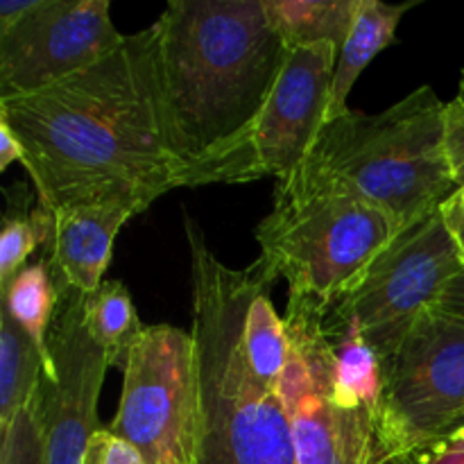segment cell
<instances>
[{"label":"cell","mask_w":464,"mask_h":464,"mask_svg":"<svg viewBox=\"0 0 464 464\" xmlns=\"http://www.w3.org/2000/svg\"><path fill=\"white\" fill-rule=\"evenodd\" d=\"M460 424H462V426H464V420H462V421H460ZM460 424H458V426H460Z\"/></svg>","instance_id":"cell-30"},{"label":"cell","mask_w":464,"mask_h":464,"mask_svg":"<svg viewBox=\"0 0 464 464\" xmlns=\"http://www.w3.org/2000/svg\"><path fill=\"white\" fill-rule=\"evenodd\" d=\"M331 308L302 295H288L285 329L290 361L279 397L293 429L297 464H383L379 417L334 392V349L324 322Z\"/></svg>","instance_id":"cell-6"},{"label":"cell","mask_w":464,"mask_h":464,"mask_svg":"<svg viewBox=\"0 0 464 464\" xmlns=\"http://www.w3.org/2000/svg\"><path fill=\"white\" fill-rule=\"evenodd\" d=\"M154 32L186 186L249 181L252 130L288 54L266 0H172Z\"/></svg>","instance_id":"cell-2"},{"label":"cell","mask_w":464,"mask_h":464,"mask_svg":"<svg viewBox=\"0 0 464 464\" xmlns=\"http://www.w3.org/2000/svg\"><path fill=\"white\" fill-rule=\"evenodd\" d=\"M44 5V0H0V32L9 30Z\"/></svg>","instance_id":"cell-27"},{"label":"cell","mask_w":464,"mask_h":464,"mask_svg":"<svg viewBox=\"0 0 464 464\" xmlns=\"http://www.w3.org/2000/svg\"><path fill=\"white\" fill-rule=\"evenodd\" d=\"M0 293H3L5 311L23 326V331L39 347L41 358H44V376L50 379L54 374V365L50 358L48 335L59 302H62V285L53 267L48 261L27 263L7 284L0 285Z\"/></svg>","instance_id":"cell-15"},{"label":"cell","mask_w":464,"mask_h":464,"mask_svg":"<svg viewBox=\"0 0 464 464\" xmlns=\"http://www.w3.org/2000/svg\"><path fill=\"white\" fill-rule=\"evenodd\" d=\"M254 236L256 263L272 281L334 308L397 234L383 211L306 161L276 181L275 208Z\"/></svg>","instance_id":"cell-4"},{"label":"cell","mask_w":464,"mask_h":464,"mask_svg":"<svg viewBox=\"0 0 464 464\" xmlns=\"http://www.w3.org/2000/svg\"><path fill=\"white\" fill-rule=\"evenodd\" d=\"M440 213L447 225L449 234H451L453 243H456L458 256H460L464 266V186L456 188L442 204H440Z\"/></svg>","instance_id":"cell-25"},{"label":"cell","mask_w":464,"mask_h":464,"mask_svg":"<svg viewBox=\"0 0 464 464\" xmlns=\"http://www.w3.org/2000/svg\"><path fill=\"white\" fill-rule=\"evenodd\" d=\"M84 322L89 335L107 353L111 365H121L125 361L134 340L145 329L130 290L116 279L104 281L93 295H86Z\"/></svg>","instance_id":"cell-19"},{"label":"cell","mask_w":464,"mask_h":464,"mask_svg":"<svg viewBox=\"0 0 464 464\" xmlns=\"http://www.w3.org/2000/svg\"><path fill=\"white\" fill-rule=\"evenodd\" d=\"M82 464H148L139 449L127 440L118 438L109 429L95 430L86 444Z\"/></svg>","instance_id":"cell-23"},{"label":"cell","mask_w":464,"mask_h":464,"mask_svg":"<svg viewBox=\"0 0 464 464\" xmlns=\"http://www.w3.org/2000/svg\"><path fill=\"white\" fill-rule=\"evenodd\" d=\"M16 161L23 163V148L14 136L12 127L0 118V170H7Z\"/></svg>","instance_id":"cell-28"},{"label":"cell","mask_w":464,"mask_h":464,"mask_svg":"<svg viewBox=\"0 0 464 464\" xmlns=\"http://www.w3.org/2000/svg\"><path fill=\"white\" fill-rule=\"evenodd\" d=\"M433 311L464 324V272H460L456 279L449 281L444 293L440 295V299L435 302Z\"/></svg>","instance_id":"cell-26"},{"label":"cell","mask_w":464,"mask_h":464,"mask_svg":"<svg viewBox=\"0 0 464 464\" xmlns=\"http://www.w3.org/2000/svg\"><path fill=\"white\" fill-rule=\"evenodd\" d=\"M340 50L334 44L288 48L249 140V181L288 179L306 166L329 122Z\"/></svg>","instance_id":"cell-11"},{"label":"cell","mask_w":464,"mask_h":464,"mask_svg":"<svg viewBox=\"0 0 464 464\" xmlns=\"http://www.w3.org/2000/svg\"><path fill=\"white\" fill-rule=\"evenodd\" d=\"M121 365V403L109 430L134 444L148 464H195L199 379L193 334L145 326Z\"/></svg>","instance_id":"cell-7"},{"label":"cell","mask_w":464,"mask_h":464,"mask_svg":"<svg viewBox=\"0 0 464 464\" xmlns=\"http://www.w3.org/2000/svg\"><path fill=\"white\" fill-rule=\"evenodd\" d=\"M464 266L440 208L421 218L362 272L352 290L329 311V320L352 322L376 356L390 365L415 322L435 306Z\"/></svg>","instance_id":"cell-8"},{"label":"cell","mask_w":464,"mask_h":464,"mask_svg":"<svg viewBox=\"0 0 464 464\" xmlns=\"http://www.w3.org/2000/svg\"><path fill=\"white\" fill-rule=\"evenodd\" d=\"M272 284L275 281L270 276H263V281L249 299L243 343L245 356H247V362L256 379L266 385H272V388H279V381L290 361V338L285 320L276 313L275 304L267 295V288Z\"/></svg>","instance_id":"cell-18"},{"label":"cell","mask_w":464,"mask_h":464,"mask_svg":"<svg viewBox=\"0 0 464 464\" xmlns=\"http://www.w3.org/2000/svg\"><path fill=\"white\" fill-rule=\"evenodd\" d=\"M134 216L139 213L125 204L71 207L53 213L48 263L59 284L93 295L104 284L116 236Z\"/></svg>","instance_id":"cell-13"},{"label":"cell","mask_w":464,"mask_h":464,"mask_svg":"<svg viewBox=\"0 0 464 464\" xmlns=\"http://www.w3.org/2000/svg\"><path fill=\"white\" fill-rule=\"evenodd\" d=\"M444 107L430 86H420L381 113L347 111L326 122L308 161L383 211L399 236L456 190Z\"/></svg>","instance_id":"cell-5"},{"label":"cell","mask_w":464,"mask_h":464,"mask_svg":"<svg viewBox=\"0 0 464 464\" xmlns=\"http://www.w3.org/2000/svg\"><path fill=\"white\" fill-rule=\"evenodd\" d=\"M415 5V0L401 5H388L381 0H356L352 27L340 48L334 86H331L329 122L352 111L347 107V100L353 84L362 75V71L374 62L376 54L383 53L397 41L399 23H401L403 14Z\"/></svg>","instance_id":"cell-14"},{"label":"cell","mask_w":464,"mask_h":464,"mask_svg":"<svg viewBox=\"0 0 464 464\" xmlns=\"http://www.w3.org/2000/svg\"><path fill=\"white\" fill-rule=\"evenodd\" d=\"M184 229L199 379L195 464H297L279 388L258 381L245 356V315L266 272L258 263L243 270L222 263L193 218Z\"/></svg>","instance_id":"cell-3"},{"label":"cell","mask_w":464,"mask_h":464,"mask_svg":"<svg viewBox=\"0 0 464 464\" xmlns=\"http://www.w3.org/2000/svg\"><path fill=\"white\" fill-rule=\"evenodd\" d=\"M383 464H392V462H383Z\"/></svg>","instance_id":"cell-31"},{"label":"cell","mask_w":464,"mask_h":464,"mask_svg":"<svg viewBox=\"0 0 464 464\" xmlns=\"http://www.w3.org/2000/svg\"><path fill=\"white\" fill-rule=\"evenodd\" d=\"M392 464H464V426H456L442 438L415 449Z\"/></svg>","instance_id":"cell-24"},{"label":"cell","mask_w":464,"mask_h":464,"mask_svg":"<svg viewBox=\"0 0 464 464\" xmlns=\"http://www.w3.org/2000/svg\"><path fill=\"white\" fill-rule=\"evenodd\" d=\"M125 39L109 0H44L0 32V100L36 93L95 66Z\"/></svg>","instance_id":"cell-10"},{"label":"cell","mask_w":464,"mask_h":464,"mask_svg":"<svg viewBox=\"0 0 464 464\" xmlns=\"http://www.w3.org/2000/svg\"><path fill=\"white\" fill-rule=\"evenodd\" d=\"M53 236V216L44 207L27 211L25 202H9L0 234V285L7 284L41 243Z\"/></svg>","instance_id":"cell-20"},{"label":"cell","mask_w":464,"mask_h":464,"mask_svg":"<svg viewBox=\"0 0 464 464\" xmlns=\"http://www.w3.org/2000/svg\"><path fill=\"white\" fill-rule=\"evenodd\" d=\"M460 98H464V68H462V75H460Z\"/></svg>","instance_id":"cell-29"},{"label":"cell","mask_w":464,"mask_h":464,"mask_svg":"<svg viewBox=\"0 0 464 464\" xmlns=\"http://www.w3.org/2000/svg\"><path fill=\"white\" fill-rule=\"evenodd\" d=\"M44 383V358L34 340L0 306V433Z\"/></svg>","instance_id":"cell-17"},{"label":"cell","mask_w":464,"mask_h":464,"mask_svg":"<svg viewBox=\"0 0 464 464\" xmlns=\"http://www.w3.org/2000/svg\"><path fill=\"white\" fill-rule=\"evenodd\" d=\"M0 118L23 148L39 207L125 204L143 213L186 186L172 150L157 66V32L36 93L0 100Z\"/></svg>","instance_id":"cell-1"},{"label":"cell","mask_w":464,"mask_h":464,"mask_svg":"<svg viewBox=\"0 0 464 464\" xmlns=\"http://www.w3.org/2000/svg\"><path fill=\"white\" fill-rule=\"evenodd\" d=\"M62 285V302L48 335L54 374L41 383V420L48 464H82L98 429V399L111 367L86 331V295Z\"/></svg>","instance_id":"cell-12"},{"label":"cell","mask_w":464,"mask_h":464,"mask_svg":"<svg viewBox=\"0 0 464 464\" xmlns=\"http://www.w3.org/2000/svg\"><path fill=\"white\" fill-rule=\"evenodd\" d=\"M464 420V324L426 311L385 367L379 449L397 460Z\"/></svg>","instance_id":"cell-9"},{"label":"cell","mask_w":464,"mask_h":464,"mask_svg":"<svg viewBox=\"0 0 464 464\" xmlns=\"http://www.w3.org/2000/svg\"><path fill=\"white\" fill-rule=\"evenodd\" d=\"M0 464H48L44 420H41V390L0 433Z\"/></svg>","instance_id":"cell-21"},{"label":"cell","mask_w":464,"mask_h":464,"mask_svg":"<svg viewBox=\"0 0 464 464\" xmlns=\"http://www.w3.org/2000/svg\"><path fill=\"white\" fill-rule=\"evenodd\" d=\"M444 157L456 188L464 186V98L456 95L444 107Z\"/></svg>","instance_id":"cell-22"},{"label":"cell","mask_w":464,"mask_h":464,"mask_svg":"<svg viewBox=\"0 0 464 464\" xmlns=\"http://www.w3.org/2000/svg\"><path fill=\"white\" fill-rule=\"evenodd\" d=\"M356 0H266L272 27L285 48L334 44L343 48L352 27Z\"/></svg>","instance_id":"cell-16"}]
</instances>
